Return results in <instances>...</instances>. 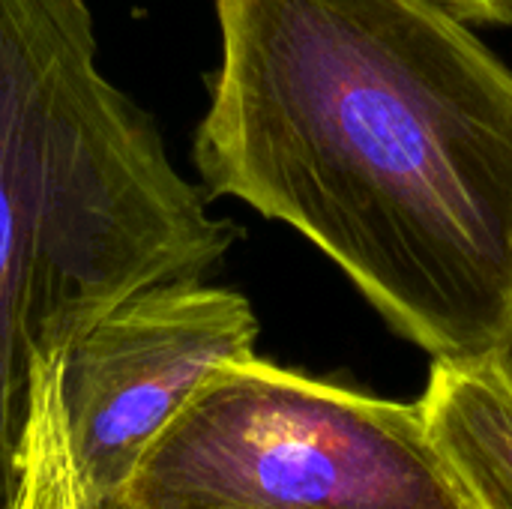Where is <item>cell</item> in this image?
<instances>
[{
  "label": "cell",
  "instance_id": "obj_1",
  "mask_svg": "<svg viewBox=\"0 0 512 509\" xmlns=\"http://www.w3.org/2000/svg\"><path fill=\"white\" fill-rule=\"evenodd\" d=\"M195 168L441 363L512 351V69L438 0H216Z\"/></svg>",
  "mask_w": 512,
  "mask_h": 509
},
{
  "label": "cell",
  "instance_id": "obj_7",
  "mask_svg": "<svg viewBox=\"0 0 512 509\" xmlns=\"http://www.w3.org/2000/svg\"><path fill=\"white\" fill-rule=\"evenodd\" d=\"M438 3L468 24H492V27L512 24V0H438Z\"/></svg>",
  "mask_w": 512,
  "mask_h": 509
},
{
  "label": "cell",
  "instance_id": "obj_2",
  "mask_svg": "<svg viewBox=\"0 0 512 509\" xmlns=\"http://www.w3.org/2000/svg\"><path fill=\"white\" fill-rule=\"evenodd\" d=\"M234 240L102 75L90 3L0 0V509L24 474L36 360L144 288L204 279Z\"/></svg>",
  "mask_w": 512,
  "mask_h": 509
},
{
  "label": "cell",
  "instance_id": "obj_6",
  "mask_svg": "<svg viewBox=\"0 0 512 509\" xmlns=\"http://www.w3.org/2000/svg\"><path fill=\"white\" fill-rule=\"evenodd\" d=\"M9 509H84L57 408V357L36 360L24 474Z\"/></svg>",
  "mask_w": 512,
  "mask_h": 509
},
{
  "label": "cell",
  "instance_id": "obj_3",
  "mask_svg": "<svg viewBox=\"0 0 512 509\" xmlns=\"http://www.w3.org/2000/svg\"><path fill=\"white\" fill-rule=\"evenodd\" d=\"M135 489L213 509H474L420 402L276 363L222 366L147 450Z\"/></svg>",
  "mask_w": 512,
  "mask_h": 509
},
{
  "label": "cell",
  "instance_id": "obj_5",
  "mask_svg": "<svg viewBox=\"0 0 512 509\" xmlns=\"http://www.w3.org/2000/svg\"><path fill=\"white\" fill-rule=\"evenodd\" d=\"M429 438L474 509H512V363L432 360L420 396Z\"/></svg>",
  "mask_w": 512,
  "mask_h": 509
},
{
  "label": "cell",
  "instance_id": "obj_4",
  "mask_svg": "<svg viewBox=\"0 0 512 509\" xmlns=\"http://www.w3.org/2000/svg\"><path fill=\"white\" fill-rule=\"evenodd\" d=\"M252 303L204 279L144 288L57 357V408L84 504L117 495L189 399L228 363L255 357Z\"/></svg>",
  "mask_w": 512,
  "mask_h": 509
},
{
  "label": "cell",
  "instance_id": "obj_8",
  "mask_svg": "<svg viewBox=\"0 0 512 509\" xmlns=\"http://www.w3.org/2000/svg\"><path fill=\"white\" fill-rule=\"evenodd\" d=\"M510 363H512V351H510Z\"/></svg>",
  "mask_w": 512,
  "mask_h": 509
}]
</instances>
